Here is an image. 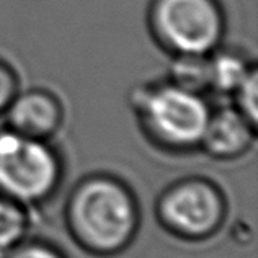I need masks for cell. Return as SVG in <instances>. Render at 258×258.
<instances>
[{
	"instance_id": "1",
	"label": "cell",
	"mask_w": 258,
	"mask_h": 258,
	"mask_svg": "<svg viewBox=\"0 0 258 258\" xmlns=\"http://www.w3.org/2000/svg\"><path fill=\"white\" fill-rule=\"evenodd\" d=\"M67 235L93 258H114L133 247L141 230L138 195L118 175L93 172L67 193L62 209Z\"/></svg>"
},
{
	"instance_id": "2",
	"label": "cell",
	"mask_w": 258,
	"mask_h": 258,
	"mask_svg": "<svg viewBox=\"0 0 258 258\" xmlns=\"http://www.w3.org/2000/svg\"><path fill=\"white\" fill-rule=\"evenodd\" d=\"M129 106L142 138L170 155L198 152L213 110L206 95L185 90L167 79L133 88Z\"/></svg>"
},
{
	"instance_id": "3",
	"label": "cell",
	"mask_w": 258,
	"mask_h": 258,
	"mask_svg": "<svg viewBox=\"0 0 258 258\" xmlns=\"http://www.w3.org/2000/svg\"><path fill=\"white\" fill-rule=\"evenodd\" d=\"M157 224L185 243H205L221 232L229 219V198L217 181L188 175L162 189L154 203Z\"/></svg>"
},
{
	"instance_id": "4",
	"label": "cell",
	"mask_w": 258,
	"mask_h": 258,
	"mask_svg": "<svg viewBox=\"0 0 258 258\" xmlns=\"http://www.w3.org/2000/svg\"><path fill=\"white\" fill-rule=\"evenodd\" d=\"M64 175V159L52 141L0 129V193L33 209L59 193Z\"/></svg>"
},
{
	"instance_id": "5",
	"label": "cell",
	"mask_w": 258,
	"mask_h": 258,
	"mask_svg": "<svg viewBox=\"0 0 258 258\" xmlns=\"http://www.w3.org/2000/svg\"><path fill=\"white\" fill-rule=\"evenodd\" d=\"M152 26L168 51L208 56L217 49L224 17L217 0H154Z\"/></svg>"
},
{
	"instance_id": "6",
	"label": "cell",
	"mask_w": 258,
	"mask_h": 258,
	"mask_svg": "<svg viewBox=\"0 0 258 258\" xmlns=\"http://www.w3.org/2000/svg\"><path fill=\"white\" fill-rule=\"evenodd\" d=\"M5 126L22 136L54 141L66 123V108L56 93L47 88L20 90L4 114Z\"/></svg>"
},
{
	"instance_id": "7",
	"label": "cell",
	"mask_w": 258,
	"mask_h": 258,
	"mask_svg": "<svg viewBox=\"0 0 258 258\" xmlns=\"http://www.w3.org/2000/svg\"><path fill=\"white\" fill-rule=\"evenodd\" d=\"M255 142L256 124L229 103L211 110L198 152L216 162H235L252 152Z\"/></svg>"
},
{
	"instance_id": "8",
	"label": "cell",
	"mask_w": 258,
	"mask_h": 258,
	"mask_svg": "<svg viewBox=\"0 0 258 258\" xmlns=\"http://www.w3.org/2000/svg\"><path fill=\"white\" fill-rule=\"evenodd\" d=\"M213 52L209 56V93L230 98L255 67L235 51L217 49Z\"/></svg>"
},
{
	"instance_id": "9",
	"label": "cell",
	"mask_w": 258,
	"mask_h": 258,
	"mask_svg": "<svg viewBox=\"0 0 258 258\" xmlns=\"http://www.w3.org/2000/svg\"><path fill=\"white\" fill-rule=\"evenodd\" d=\"M31 208L0 193V256L30 237Z\"/></svg>"
},
{
	"instance_id": "10",
	"label": "cell",
	"mask_w": 258,
	"mask_h": 258,
	"mask_svg": "<svg viewBox=\"0 0 258 258\" xmlns=\"http://www.w3.org/2000/svg\"><path fill=\"white\" fill-rule=\"evenodd\" d=\"M167 80L189 92L209 93V54H180L172 62Z\"/></svg>"
},
{
	"instance_id": "11",
	"label": "cell",
	"mask_w": 258,
	"mask_h": 258,
	"mask_svg": "<svg viewBox=\"0 0 258 258\" xmlns=\"http://www.w3.org/2000/svg\"><path fill=\"white\" fill-rule=\"evenodd\" d=\"M230 105H234L250 123L256 124L258 121V76L256 71L245 77V80L239 85V88L229 98Z\"/></svg>"
},
{
	"instance_id": "12",
	"label": "cell",
	"mask_w": 258,
	"mask_h": 258,
	"mask_svg": "<svg viewBox=\"0 0 258 258\" xmlns=\"http://www.w3.org/2000/svg\"><path fill=\"white\" fill-rule=\"evenodd\" d=\"M0 258H69L56 243L44 239H31L28 237L17 247H13Z\"/></svg>"
},
{
	"instance_id": "13",
	"label": "cell",
	"mask_w": 258,
	"mask_h": 258,
	"mask_svg": "<svg viewBox=\"0 0 258 258\" xmlns=\"http://www.w3.org/2000/svg\"><path fill=\"white\" fill-rule=\"evenodd\" d=\"M20 92V82L13 69L0 60V118H4L7 108Z\"/></svg>"
}]
</instances>
